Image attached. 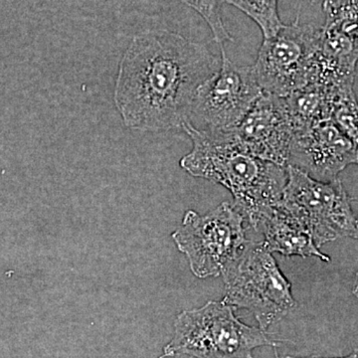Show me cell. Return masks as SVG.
Wrapping results in <instances>:
<instances>
[{
    "label": "cell",
    "instance_id": "8",
    "mask_svg": "<svg viewBox=\"0 0 358 358\" xmlns=\"http://www.w3.org/2000/svg\"><path fill=\"white\" fill-rule=\"evenodd\" d=\"M319 34L320 28L296 20L264 39L252 66L264 93L285 98L312 81Z\"/></svg>",
    "mask_w": 358,
    "mask_h": 358
},
{
    "label": "cell",
    "instance_id": "7",
    "mask_svg": "<svg viewBox=\"0 0 358 358\" xmlns=\"http://www.w3.org/2000/svg\"><path fill=\"white\" fill-rule=\"evenodd\" d=\"M220 51V69L197 89L186 122L206 133L236 128L264 93L252 66H238Z\"/></svg>",
    "mask_w": 358,
    "mask_h": 358
},
{
    "label": "cell",
    "instance_id": "14",
    "mask_svg": "<svg viewBox=\"0 0 358 358\" xmlns=\"http://www.w3.org/2000/svg\"><path fill=\"white\" fill-rule=\"evenodd\" d=\"M324 26L358 42V0H322Z\"/></svg>",
    "mask_w": 358,
    "mask_h": 358
},
{
    "label": "cell",
    "instance_id": "2",
    "mask_svg": "<svg viewBox=\"0 0 358 358\" xmlns=\"http://www.w3.org/2000/svg\"><path fill=\"white\" fill-rule=\"evenodd\" d=\"M182 131L192 140V150L181 159L180 166L194 178L229 190L233 204L254 229L261 214L282 199L287 167L250 154L231 131L206 133L188 124Z\"/></svg>",
    "mask_w": 358,
    "mask_h": 358
},
{
    "label": "cell",
    "instance_id": "6",
    "mask_svg": "<svg viewBox=\"0 0 358 358\" xmlns=\"http://www.w3.org/2000/svg\"><path fill=\"white\" fill-rule=\"evenodd\" d=\"M287 169L280 204L308 228L319 248L343 238L358 239V216L341 179L324 182L294 167Z\"/></svg>",
    "mask_w": 358,
    "mask_h": 358
},
{
    "label": "cell",
    "instance_id": "17",
    "mask_svg": "<svg viewBox=\"0 0 358 358\" xmlns=\"http://www.w3.org/2000/svg\"><path fill=\"white\" fill-rule=\"evenodd\" d=\"M275 358H324V357H289V355H285V357H277ZM334 358H358V350H355V352H352V355H348V357H334Z\"/></svg>",
    "mask_w": 358,
    "mask_h": 358
},
{
    "label": "cell",
    "instance_id": "11",
    "mask_svg": "<svg viewBox=\"0 0 358 358\" xmlns=\"http://www.w3.org/2000/svg\"><path fill=\"white\" fill-rule=\"evenodd\" d=\"M254 230L262 233L264 246L272 254L301 258L315 257L322 262H331L329 256L315 245L308 228L280 202L261 214Z\"/></svg>",
    "mask_w": 358,
    "mask_h": 358
},
{
    "label": "cell",
    "instance_id": "1",
    "mask_svg": "<svg viewBox=\"0 0 358 358\" xmlns=\"http://www.w3.org/2000/svg\"><path fill=\"white\" fill-rule=\"evenodd\" d=\"M220 66L221 57L178 33L136 35L120 63L114 91L124 126L143 133L182 129L197 89Z\"/></svg>",
    "mask_w": 358,
    "mask_h": 358
},
{
    "label": "cell",
    "instance_id": "19",
    "mask_svg": "<svg viewBox=\"0 0 358 358\" xmlns=\"http://www.w3.org/2000/svg\"><path fill=\"white\" fill-rule=\"evenodd\" d=\"M352 201L355 202V203H357L358 205V196L355 197V199H352ZM357 216H358V213H357Z\"/></svg>",
    "mask_w": 358,
    "mask_h": 358
},
{
    "label": "cell",
    "instance_id": "4",
    "mask_svg": "<svg viewBox=\"0 0 358 358\" xmlns=\"http://www.w3.org/2000/svg\"><path fill=\"white\" fill-rule=\"evenodd\" d=\"M221 275L224 303L253 313L263 331H268L296 307L291 282L263 242L249 241Z\"/></svg>",
    "mask_w": 358,
    "mask_h": 358
},
{
    "label": "cell",
    "instance_id": "16",
    "mask_svg": "<svg viewBox=\"0 0 358 358\" xmlns=\"http://www.w3.org/2000/svg\"><path fill=\"white\" fill-rule=\"evenodd\" d=\"M201 16L210 28L214 40L223 47L226 42L233 41L232 36L226 29L222 18L224 0H181Z\"/></svg>",
    "mask_w": 358,
    "mask_h": 358
},
{
    "label": "cell",
    "instance_id": "3",
    "mask_svg": "<svg viewBox=\"0 0 358 358\" xmlns=\"http://www.w3.org/2000/svg\"><path fill=\"white\" fill-rule=\"evenodd\" d=\"M281 343L260 327L242 322L235 308L223 301H210L203 307L179 313L173 338L159 358H254L256 348H278Z\"/></svg>",
    "mask_w": 358,
    "mask_h": 358
},
{
    "label": "cell",
    "instance_id": "15",
    "mask_svg": "<svg viewBox=\"0 0 358 358\" xmlns=\"http://www.w3.org/2000/svg\"><path fill=\"white\" fill-rule=\"evenodd\" d=\"M331 119L358 145V101L353 86L341 90L336 96Z\"/></svg>",
    "mask_w": 358,
    "mask_h": 358
},
{
    "label": "cell",
    "instance_id": "5",
    "mask_svg": "<svg viewBox=\"0 0 358 358\" xmlns=\"http://www.w3.org/2000/svg\"><path fill=\"white\" fill-rule=\"evenodd\" d=\"M245 222L243 214L234 204L222 202L204 215L186 211L173 239L187 258L195 277H219L249 242Z\"/></svg>",
    "mask_w": 358,
    "mask_h": 358
},
{
    "label": "cell",
    "instance_id": "13",
    "mask_svg": "<svg viewBox=\"0 0 358 358\" xmlns=\"http://www.w3.org/2000/svg\"><path fill=\"white\" fill-rule=\"evenodd\" d=\"M246 14L260 28L264 39L274 36L284 23L279 15V0H224Z\"/></svg>",
    "mask_w": 358,
    "mask_h": 358
},
{
    "label": "cell",
    "instance_id": "18",
    "mask_svg": "<svg viewBox=\"0 0 358 358\" xmlns=\"http://www.w3.org/2000/svg\"><path fill=\"white\" fill-rule=\"evenodd\" d=\"M352 294L358 299V272L355 275V282H353Z\"/></svg>",
    "mask_w": 358,
    "mask_h": 358
},
{
    "label": "cell",
    "instance_id": "9",
    "mask_svg": "<svg viewBox=\"0 0 358 358\" xmlns=\"http://www.w3.org/2000/svg\"><path fill=\"white\" fill-rule=\"evenodd\" d=\"M357 164L358 145L333 120L296 131L289 148L288 166L317 180L333 181L346 167Z\"/></svg>",
    "mask_w": 358,
    "mask_h": 358
},
{
    "label": "cell",
    "instance_id": "12",
    "mask_svg": "<svg viewBox=\"0 0 358 358\" xmlns=\"http://www.w3.org/2000/svg\"><path fill=\"white\" fill-rule=\"evenodd\" d=\"M345 88L334 90L319 84H308L285 96L294 133L317 122L333 120L334 100L339 92Z\"/></svg>",
    "mask_w": 358,
    "mask_h": 358
},
{
    "label": "cell",
    "instance_id": "10",
    "mask_svg": "<svg viewBox=\"0 0 358 358\" xmlns=\"http://www.w3.org/2000/svg\"><path fill=\"white\" fill-rule=\"evenodd\" d=\"M231 133L250 154L288 167L294 127L282 96L263 93Z\"/></svg>",
    "mask_w": 358,
    "mask_h": 358
}]
</instances>
